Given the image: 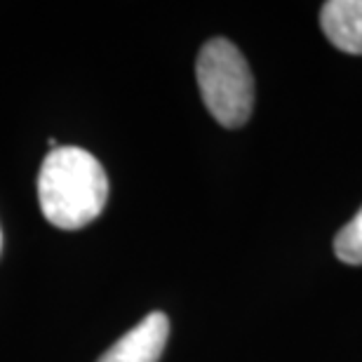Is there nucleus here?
I'll return each instance as SVG.
<instances>
[{
	"label": "nucleus",
	"mask_w": 362,
	"mask_h": 362,
	"mask_svg": "<svg viewBox=\"0 0 362 362\" xmlns=\"http://www.w3.org/2000/svg\"><path fill=\"white\" fill-rule=\"evenodd\" d=\"M38 200L45 219L57 228L78 230L104 212L108 177L101 163L78 146H57L42 160Z\"/></svg>",
	"instance_id": "f257e3e1"
},
{
	"label": "nucleus",
	"mask_w": 362,
	"mask_h": 362,
	"mask_svg": "<svg viewBox=\"0 0 362 362\" xmlns=\"http://www.w3.org/2000/svg\"><path fill=\"white\" fill-rule=\"evenodd\" d=\"M200 97L223 127H243L255 106V78L250 64L233 42L212 38L195 62Z\"/></svg>",
	"instance_id": "f03ea898"
},
{
	"label": "nucleus",
	"mask_w": 362,
	"mask_h": 362,
	"mask_svg": "<svg viewBox=\"0 0 362 362\" xmlns=\"http://www.w3.org/2000/svg\"><path fill=\"white\" fill-rule=\"evenodd\" d=\"M170 339V317L153 310L125 337H120L97 362H158Z\"/></svg>",
	"instance_id": "7ed1b4c3"
},
{
	"label": "nucleus",
	"mask_w": 362,
	"mask_h": 362,
	"mask_svg": "<svg viewBox=\"0 0 362 362\" xmlns=\"http://www.w3.org/2000/svg\"><path fill=\"white\" fill-rule=\"evenodd\" d=\"M327 40L341 52L362 54V0H329L320 10Z\"/></svg>",
	"instance_id": "20e7f679"
},
{
	"label": "nucleus",
	"mask_w": 362,
	"mask_h": 362,
	"mask_svg": "<svg viewBox=\"0 0 362 362\" xmlns=\"http://www.w3.org/2000/svg\"><path fill=\"white\" fill-rule=\"evenodd\" d=\"M334 255L339 262L360 266L362 264V207L334 238Z\"/></svg>",
	"instance_id": "39448f33"
},
{
	"label": "nucleus",
	"mask_w": 362,
	"mask_h": 362,
	"mask_svg": "<svg viewBox=\"0 0 362 362\" xmlns=\"http://www.w3.org/2000/svg\"><path fill=\"white\" fill-rule=\"evenodd\" d=\"M0 250H3V233H0Z\"/></svg>",
	"instance_id": "423d86ee"
}]
</instances>
